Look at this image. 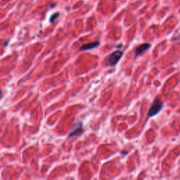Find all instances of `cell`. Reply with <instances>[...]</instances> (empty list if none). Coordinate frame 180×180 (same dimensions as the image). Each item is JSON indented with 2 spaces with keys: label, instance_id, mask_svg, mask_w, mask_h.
I'll return each instance as SVG.
<instances>
[{
  "label": "cell",
  "instance_id": "obj_1",
  "mask_svg": "<svg viewBox=\"0 0 180 180\" xmlns=\"http://www.w3.org/2000/svg\"><path fill=\"white\" fill-rule=\"evenodd\" d=\"M163 103L162 101H161L159 98H156V99H155L154 104H152V106H151L149 110H148V116L149 117V118H151V117L156 116V115L163 109Z\"/></svg>",
  "mask_w": 180,
  "mask_h": 180
},
{
  "label": "cell",
  "instance_id": "obj_2",
  "mask_svg": "<svg viewBox=\"0 0 180 180\" xmlns=\"http://www.w3.org/2000/svg\"><path fill=\"white\" fill-rule=\"evenodd\" d=\"M123 54V52L121 51H116L113 53L110 54L106 58V62L107 64L110 66H115L118 64V62L120 61V59L122 58V56Z\"/></svg>",
  "mask_w": 180,
  "mask_h": 180
},
{
  "label": "cell",
  "instance_id": "obj_3",
  "mask_svg": "<svg viewBox=\"0 0 180 180\" xmlns=\"http://www.w3.org/2000/svg\"><path fill=\"white\" fill-rule=\"evenodd\" d=\"M151 45L150 44H143V45H141L139 47H138L137 49H136L135 51V54L136 56H139L144 53V51H146L148 48H150Z\"/></svg>",
  "mask_w": 180,
  "mask_h": 180
},
{
  "label": "cell",
  "instance_id": "obj_4",
  "mask_svg": "<svg viewBox=\"0 0 180 180\" xmlns=\"http://www.w3.org/2000/svg\"><path fill=\"white\" fill-rule=\"evenodd\" d=\"M99 44H100V42L98 41L86 44V45H83L82 47H81V49L82 50H89V49H95V48H97V47H99Z\"/></svg>",
  "mask_w": 180,
  "mask_h": 180
},
{
  "label": "cell",
  "instance_id": "obj_5",
  "mask_svg": "<svg viewBox=\"0 0 180 180\" xmlns=\"http://www.w3.org/2000/svg\"><path fill=\"white\" fill-rule=\"evenodd\" d=\"M82 132V125L81 123H79V125H77V127H75L74 129H73V131L70 133V137H73V136H76L78 135L79 134Z\"/></svg>",
  "mask_w": 180,
  "mask_h": 180
},
{
  "label": "cell",
  "instance_id": "obj_6",
  "mask_svg": "<svg viewBox=\"0 0 180 180\" xmlns=\"http://www.w3.org/2000/svg\"><path fill=\"white\" fill-rule=\"evenodd\" d=\"M58 16H59V13H56V14H54L53 16H51V18H50V22H54V20H55L56 18H57Z\"/></svg>",
  "mask_w": 180,
  "mask_h": 180
},
{
  "label": "cell",
  "instance_id": "obj_7",
  "mask_svg": "<svg viewBox=\"0 0 180 180\" xmlns=\"http://www.w3.org/2000/svg\"><path fill=\"white\" fill-rule=\"evenodd\" d=\"M1 97H2V91L0 90V98H1Z\"/></svg>",
  "mask_w": 180,
  "mask_h": 180
}]
</instances>
